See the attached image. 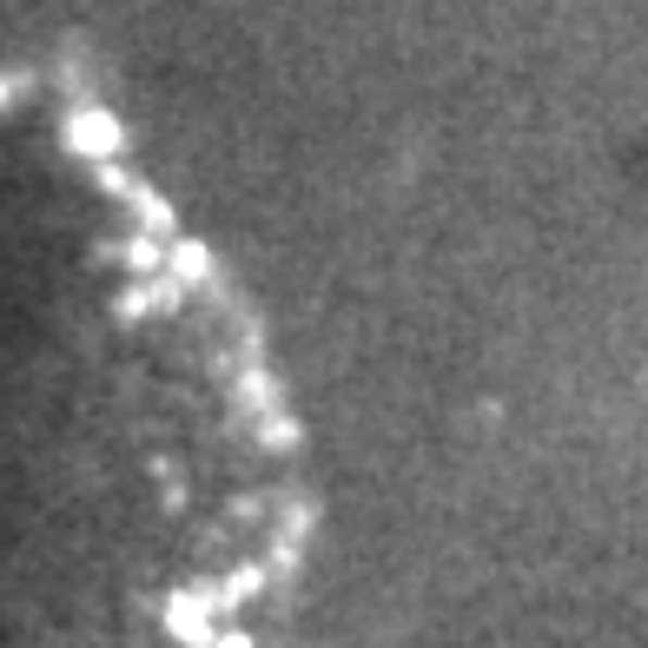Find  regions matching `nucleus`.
Listing matches in <instances>:
<instances>
[{"label": "nucleus", "mask_w": 648, "mask_h": 648, "mask_svg": "<svg viewBox=\"0 0 648 648\" xmlns=\"http://www.w3.org/2000/svg\"><path fill=\"white\" fill-rule=\"evenodd\" d=\"M79 126H87V133H79V139H87V146H113V133H107V120H79Z\"/></svg>", "instance_id": "f257e3e1"}]
</instances>
